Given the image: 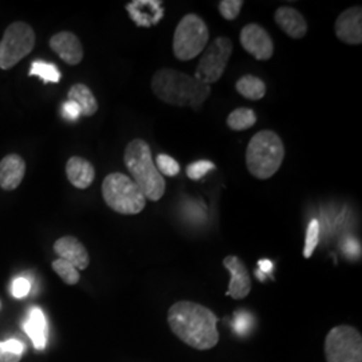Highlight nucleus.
Returning a JSON list of instances; mask_svg holds the SVG:
<instances>
[{
	"mask_svg": "<svg viewBox=\"0 0 362 362\" xmlns=\"http://www.w3.org/2000/svg\"><path fill=\"white\" fill-rule=\"evenodd\" d=\"M22 356L15 354L6 348L4 342H0V362H19Z\"/></svg>",
	"mask_w": 362,
	"mask_h": 362,
	"instance_id": "nucleus-33",
	"label": "nucleus"
},
{
	"mask_svg": "<svg viewBox=\"0 0 362 362\" xmlns=\"http://www.w3.org/2000/svg\"><path fill=\"white\" fill-rule=\"evenodd\" d=\"M215 169V164L208 160H200L188 165L187 168V176L191 180H200L204 175H207L209 170Z\"/></svg>",
	"mask_w": 362,
	"mask_h": 362,
	"instance_id": "nucleus-28",
	"label": "nucleus"
},
{
	"mask_svg": "<svg viewBox=\"0 0 362 362\" xmlns=\"http://www.w3.org/2000/svg\"><path fill=\"white\" fill-rule=\"evenodd\" d=\"M106 206L121 215H137L146 206V197L139 185L124 173H110L103 182Z\"/></svg>",
	"mask_w": 362,
	"mask_h": 362,
	"instance_id": "nucleus-5",
	"label": "nucleus"
},
{
	"mask_svg": "<svg viewBox=\"0 0 362 362\" xmlns=\"http://www.w3.org/2000/svg\"><path fill=\"white\" fill-rule=\"evenodd\" d=\"M168 324L170 330L194 349H212L219 342L218 317L203 305L189 300L172 305Z\"/></svg>",
	"mask_w": 362,
	"mask_h": 362,
	"instance_id": "nucleus-1",
	"label": "nucleus"
},
{
	"mask_svg": "<svg viewBox=\"0 0 362 362\" xmlns=\"http://www.w3.org/2000/svg\"><path fill=\"white\" fill-rule=\"evenodd\" d=\"M233 49L231 39L226 37L215 39L204 50V54L196 67L194 78L207 85L218 82L226 71Z\"/></svg>",
	"mask_w": 362,
	"mask_h": 362,
	"instance_id": "nucleus-9",
	"label": "nucleus"
},
{
	"mask_svg": "<svg viewBox=\"0 0 362 362\" xmlns=\"http://www.w3.org/2000/svg\"><path fill=\"white\" fill-rule=\"evenodd\" d=\"M11 291H13V297L18 298V299L27 297L28 293L31 291V284L25 276H19V278L13 279Z\"/></svg>",
	"mask_w": 362,
	"mask_h": 362,
	"instance_id": "nucleus-30",
	"label": "nucleus"
},
{
	"mask_svg": "<svg viewBox=\"0 0 362 362\" xmlns=\"http://www.w3.org/2000/svg\"><path fill=\"white\" fill-rule=\"evenodd\" d=\"M257 122V115L252 109L248 107H239L235 109L230 116L227 117V125L230 129L242 132V130L250 129Z\"/></svg>",
	"mask_w": 362,
	"mask_h": 362,
	"instance_id": "nucleus-22",
	"label": "nucleus"
},
{
	"mask_svg": "<svg viewBox=\"0 0 362 362\" xmlns=\"http://www.w3.org/2000/svg\"><path fill=\"white\" fill-rule=\"evenodd\" d=\"M344 251L345 254L351 259L360 258V254H361V247L360 243L354 239H348L345 243H344Z\"/></svg>",
	"mask_w": 362,
	"mask_h": 362,
	"instance_id": "nucleus-32",
	"label": "nucleus"
},
{
	"mask_svg": "<svg viewBox=\"0 0 362 362\" xmlns=\"http://www.w3.org/2000/svg\"><path fill=\"white\" fill-rule=\"evenodd\" d=\"M259 272H263L264 275L270 274L272 272V262L267 259H262L258 262Z\"/></svg>",
	"mask_w": 362,
	"mask_h": 362,
	"instance_id": "nucleus-35",
	"label": "nucleus"
},
{
	"mask_svg": "<svg viewBox=\"0 0 362 362\" xmlns=\"http://www.w3.org/2000/svg\"><path fill=\"white\" fill-rule=\"evenodd\" d=\"M125 167L130 179L143 191L144 196L152 202H158L165 194V180L156 168L151 146L141 139H136L127 145L124 153Z\"/></svg>",
	"mask_w": 362,
	"mask_h": 362,
	"instance_id": "nucleus-3",
	"label": "nucleus"
},
{
	"mask_svg": "<svg viewBox=\"0 0 362 362\" xmlns=\"http://www.w3.org/2000/svg\"><path fill=\"white\" fill-rule=\"evenodd\" d=\"M52 270L59 275V278L65 282L66 285L74 286L79 282V272L77 269L66 262L64 259H57L52 264Z\"/></svg>",
	"mask_w": 362,
	"mask_h": 362,
	"instance_id": "nucleus-24",
	"label": "nucleus"
},
{
	"mask_svg": "<svg viewBox=\"0 0 362 362\" xmlns=\"http://www.w3.org/2000/svg\"><path fill=\"white\" fill-rule=\"evenodd\" d=\"M285 160V145L272 130H262L247 145L246 164L248 172L259 180L272 177Z\"/></svg>",
	"mask_w": 362,
	"mask_h": 362,
	"instance_id": "nucleus-4",
	"label": "nucleus"
},
{
	"mask_svg": "<svg viewBox=\"0 0 362 362\" xmlns=\"http://www.w3.org/2000/svg\"><path fill=\"white\" fill-rule=\"evenodd\" d=\"M257 278H258L259 281H264V279H266V275L258 270V272H257Z\"/></svg>",
	"mask_w": 362,
	"mask_h": 362,
	"instance_id": "nucleus-36",
	"label": "nucleus"
},
{
	"mask_svg": "<svg viewBox=\"0 0 362 362\" xmlns=\"http://www.w3.org/2000/svg\"><path fill=\"white\" fill-rule=\"evenodd\" d=\"M243 4V0H221L219 3L220 13L226 21H235L242 11Z\"/></svg>",
	"mask_w": 362,
	"mask_h": 362,
	"instance_id": "nucleus-27",
	"label": "nucleus"
},
{
	"mask_svg": "<svg viewBox=\"0 0 362 362\" xmlns=\"http://www.w3.org/2000/svg\"><path fill=\"white\" fill-rule=\"evenodd\" d=\"M23 329L26 332L27 336L33 341L34 346L37 350H45L46 344H47V336H49V327H47V321L43 314V311L39 308H34L28 313Z\"/></svg>",
	"mask_w": 362,
	"mask_h": 362,
	"instance_id": "nucleus-19",
	"label": "nucleus"
},
{
	"mask_svg": "<svg viewBox=\"0 0 362 362\" xmlns=\"http://www.w3.org/2000/svg\"><path fill=\"white\" fill-rule=\"evenodd\" d=\"M156 168L160 172V175L168 176V177H175L180 173V164L169 155H161L156 157Z\"/></svg>",
	"mask_w": 362,
	"mask_h": 362,
	"instance_id": "nucleus-25",
	"label": "nucleus"
},
{
	"mask_svg": "<svg viewBox=\"0 0 362 362\" xmlns=\"http://www.w3.org/2000/svg\"><path fill=\"white\" fill-rule=\"evenodd\" d=\"M223 264L231 274V281H230L227 296H230L233 299L246 298L251 291V278H250L246 264L238 257H233V255L224 258Z\"/></svg>",
	"mask_w": 362,
	"mask_h": 362,
	"instance_id": "nucleus-14",
	"label": "nucleus"
},
{
	"mask_svg": "<svg viewBox=\"0 0 362 362\" xmlns=\"http://www.w3.org/2000/svg\"><path fill=\"white\" fill-rule=\"evenodd\" d=\"M151 86L160 101L179 107L189 106L194 110H200L211 95L209 85L173 69L158 70Z\"/></svg>",
	"mask_w": 362,
	"mask_h": 362,
	"instance_id": "nucleus-2",
	"label": "nucleus"
},
{
	"mask_svg": "<svg viewBox=\"0 0 362 362\" xmlns=\"http://www.w3.org/2000/svg\"><path fill=\"white\" fill-rule=\"evenodd\" d=\"M66 175L71 185L78 189H86L95 179V169L86 158L73 156L66 164Z\"/></svg>",
	"mask_w": 362,
	"mask_h": 362,
	"instance_id": "nucleus-18",
	"label": "nucleus"
},
{
	"mask_svg": "<svg viewBox=\"0 0 362 362\" xmlns=\"http://www.w3.org/2000/svg\"><path fill=\"white\" fill-rule=\"evenodd\" d=\"M236 91L243 95L247 100L251 101H259L266 95V83L260 79V78L247 74L242 78H239V81L235 85Z\"/></svg>",
	"mask_w": 362,
	"mask_h": 362,
	"instance_id": "nucleus-21",
	"label": "nucleus"
},
{
	"mask_svg": "<svg viewBox=\"0 0 362 362\" xmlns=\"http://www.w3.org/2000/svg\"><path fill=\"white\" fill-rule=\"evenodd\" d=\"M327 362H362L361 333L351 326L333 327L325 339Z\"/></svg>",
	"mask_w": 362,
	"mask_h": 362,
	"instance_id": "nucleus-8",
	"label": "nucleus"
},
{
	"mask_svg": "<svg viewBox=\"0 0 362 362\" xmlns=\"http://www.w3.org/2000/svg\"><path fill=\"white\" fill-rule=\"evenodd\" d=\"M337 38L346 45L362 43V8L360 6L350 7L339 13L334 25Z\"/></svg>",
	"mask_w": 362,
	"mask_h": 362,
	"instance_id": "nucleus-11",
	"label": "nucleus"
},
{
	"mask_svg": "<svg viewBox=\"0 0 362 362\" xmlns=\"http://www.w3.org/2000/svg\"><path fill=\"white\" fill-rule=\"evenodd\" d=\"M240 43L243 49L258 61H267L274 54V43L270 34L255 23H250L242 28Z\"/></svg>",
	"mask_w": 362,
	"mask_h": 362,
	"instance_id": "nucleus-10",
	"label": "nucleus"
},
{
	"mask_svg": "<svg viewBox=\"0 0 362 362\" xmlns=\"http://www.w3.org/2000/svg\"><path fill=\"white\" fill-rule=\"evenodd\" d=\"M251 327V315L245 311H236L233 320V329L238 334L246 336Z\"/></svg>",
	"mask_w": 362,
	"mask_h": 362,
	"instance_id": "nucleus-29",
	"label": "nucleus"
},
{
	"mask_svg": "<svg viewBox=\"0 0 362 362\" xmlns=\"http://www.w3.org/2000/svg\"><path fill=\"white\" fill-rule=\"evenodd\" d=\"M50 49L67 65H79L83 59L82 43L77 35L70 31H61L52 35Z\"/></svg>",
	"mask_w": 362,
	"mask_h": 362,
	"instance_id": "nucleus-12",
	"label": "nucleus"
},
{
	"mask_svg": "<svg viewBox=\"0 0 362 362\" xmlns=\"http://www.w3.org/2000/svg\"><path fill=\"white\" fill-rule=\"evenodd\" d=\"M54 252L59 259H64L70 264H73L77 270H86L89 267V252L74 236L59 238L54 243Z\"/></svg>",
	"mask_w": 362,
	"mask_h": 362,
	"instance_id": "nucleus-15",
	"label": "nucleus"
},
{
	"mask_svg": "<svg viewBox=\"0 0 362 362\" xmlns=\"http://www.w3.org/2000/svg\"><path fill=\"white\" fill-rule=\"evenodd\" d=\"M26 163L19 155H7L0 160V188L4 191L16 189L25 179Z\"/></svg>",
	"mask_w": 362,
	"mask_h": 362,
	"instance_id": "nucleus-16",
	"label": "nucleus"
},
{
	"mask_svg": "<svg viewBox=\"0 0 362 362\" xmlns=\"http://www.w3.org/2000/svg\"><path fill=\"white\" fill-rule=\"evenodd\" d=\"M209 31L206 22L196 13H188L173 34V54L179 61H191L207 47Z\"/></svg>",
	"mask_w": 362,
	"mask_h": 362,
	"instance_id": "nucleus-6",
	"label": "nucleus"
},
{
	"mask_svg": "<svg viewBox=\"0 0 362 362\" xmlns=\"http://www.w3.org/2000/svg\"><path fill=\"white\" fill-rule=\"evenodd\" d=\"M35 33L25 22H15L6 28L0 40V69L10 70L34 50Z\"/></svg>",
	"mask_w": 362,
	"mask_h": 362,
	"instance_id": "nucleus-7",
	"label": "nucleus"
},
{
	"mask_svg": "<svg viewBox=\"0 0 362 362\" xmlns=\"http://www.w3.org/2000/svg\"><path fill=\"white\" fill-rule=\"evenodd\" d=\"M320 223L318 220H311L308 231H306V239H305V247H303V257L306 259L311 258V255L314 254L315 248L318 246L320 242Z\"/></svg>",
	"mask_w": 362,
	"mask_h": 362,
	"instance_id": "nucleus-26",
	"label": "nucleus"
},
{
	"mask_svg": "<svg viewBox=\"0 0 362 362\" xmlns=\"http://www.w3.org/2000/svg\"><path fill=\"white\" fill-rule=\"evenodd\" d=\"M274 19L290 38H303L308 33V23L303 15L293 7H279L275 11Z\"/></svg>",
	"mask_w": 362,
	"mask_h": 362,
	"instance_id": "nucleus-17",
	"label": "nucleus"
},
{
	"mask_svg": "<svg viewBox=\"0 0 362 362\" xmlns=\"http://www.w3.org/2000/svg\"><path fill=\"white\" fill-rule=\"evenodd\" d=\"M62 116L67 121H77L79 116H81V109L76 103L67 100L62 106Z\"/></svg>",
	"mask_w": 362,
	"mask_h": 362,
	"instance_id": "nucleus-31",
	"label": "nucleus"
},
{
	"mask_svg": "<svg viewBox=\"0 0 362 362\" xmlns=\"http://www.w3.org/2000/svg\"><path fill=\"white\" fill-rule=\"evenodd\" d=\"M130 19L139 27L157 25L164 16V7L160 0H133L127 4Z\"/></svg>",
	"mask_w": 362,
	"mask_h": 362,
	"instance_id": "nucleus-13",
	"label": "nucleus"
},
{
	"mask_svg": "<svg viewBox=\"0 0 362 362\" xmlns=\"http://www.w3.org/2000/svg\"><path fill=\"white\" fill-rule=\"evenodd\" d=\"M67 98L69 101H73L79 106L81 115L85 117L94 116L98 110V103L93 91L83 83L73 85L67 93Z\"/></svg>",
	"mask_w": 362,
	"mask_h": 362,
	"instance_id": "nucleus-20",
	"label": "nucleus"
},
{
	"mask_svg": "<svg viewBox=\"0 0 362 362\" xmlns=\"http://www.w3.org/2000/svg\"><path fill=\"white\" fill-rule=\"evenodd\" d=\"M30 76H37L40 78L45 83L52 82V83H58L61 79V73L58 70V67L52 64H47L43 61H35L31 64L30 69Z\"/></svg>",
	"mask_w": 362,
	"mask_h": 362,
	"instance_id": "nucleus-23",
	"label": "nucleus"
},
{
	"mask_svg": "<svg viewBox=\"0 0 362 362\" xmlns=\"http://www.w3.org/2000/svg\"><path fill=\"white\" fill-rule=\"evenodd\" d=\"M4 345L10 351H13L15 354H19V356H22L25 351V345L22 342H19L18 339H7V341H4Z\"/></svg>",
	"mask_w": 362,
	"mask_h": 362,
	"instance_id": "nucleus-34",
	"label": "nucleus"
}]
</instances>
